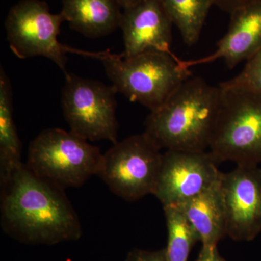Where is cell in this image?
I'll use <instances>...</instances> for the list:
<instances>
[{"label":"cell","instance_id":"cell-22","mask_svg":"<svg viewBox=\"0 0 261 261\" xmlns=\"http://www.w3.org/2000/svg\"><path fill=\"white\" fill-rule=\"evenodd\" d=\"M118 1L121 4L122 8L125 9V8H130V7L137 5L141 2L144 1V0H118Z\"/></svg>","mask_w":261,"mask_h":261},{"label":"cell","instance_id":"cell-20","mask_svg":"<svg viewBox=\"0 0 261 261\" xmlns=\"http://www.w3.org/2000/svg\"><path fill=\"white\" fill-rule=\"evenodd\" d=\"M211 2L215 6L230 15L239 8L261 2V0H211Z\"/></svg>","mask_w":261,"mask_h":261},{"label":"cell","instance_id":"cell-15","mask_svg":"<svg viewBox=\"0 0 261 261\" xmlns=\"http://www.w3.org/2000/svg\"><path fill=\"white\" fill-rule=\"evenodd\" d=\"M22 144L13 119V89L3 68L0 70V182L21 166Z\"/></svg>","mask_w":261,"mask_h":261},{"label":"cell","instance_id":"cell-13","mask_svg":"<svg viewBox=\"0 0 261 261\" xmlns=\"http://www.w3.org/2000/svg\"><path fill=\"white\" fill-rule=\"evenodd\" d=\"M221 178L207 190L177 206L195 228L202 247H217L220 240L227 235Z\"/></svg>","mask_w":261,"mask_h":261},{"label":"cell","instance_id":"cell-3","mask_svg":"<svg viewBox=\"0 0 261 261\" xmlns=\"http://www.w3.org/2000/svg\"><path fill=\"white\" fill-rule=\"evenodd\" d=\"M99 61L117 92L150 112L159 109L192 77L173 53L151 51L132 58L106 51Z\"/></svg>","mask_w":261,"mask_h":261},{"label":"cell","instance_id":"cell-6","mask_svg":"<svg viewBox=\"0 0 261 261\" xmlns=\"http://www.w3.org/2000/svg\"><path fill=\"white\" fill-rule=\"evenodd\" d=\"M61 13L53 14L45 2L21 0L8 13L5 27L12 51L20 59L41 56L56 63L63 72L66 70L68 53H75L99 59L104 51L90 53L67 47L58 41L62 23Z\"/></svg>","mask_w":261,"mask_h":261},{"label":"cell","instance_id":"cell-10","mask_svg":"<svg viewBox=\"0 0 261 261\" xmlns=\"http://www.w3.org/2000/svg\"><path fill=\"white\" fill-rule=\"evenodd\" d=\"M221 190L226 207L227 235L236 241H251L261 232V169L238 165L222 173Z\"/></svg>","mask_w":261,"mask_h":261},{"label":"cell","instance_id":"cell-2","mask_svg":"<svg viewBox=\"0 0 261 261\" xmlns=\"http://www.w3.org/2000/svg\"><path fill=\"white\" fill-rule=\"evenodd\" d=\"M222 99L220 86L190 77L161 107L149 113L144 132L161 149L209 150Z\"/></svg>","mask_w":261,"mask_h":261},{"label":"cell","instance_id":"cell-5","mask_svg":"<svg viewBox=\"0 0 261 261\" xmlns=\"http://www.w3.org/2000/svg\"><path fill=\"white\" fill-rule=\"evenodd\" d=\"M222 89V105L209 151L219 163L231 161L258 166L261 95L246 89Z\"/></svg>","mask_w":261,"mask_h":261},{"label":"cell","instance_id":"cell-1","mask_svg":"<svg viewBox=\"0 0 261 261\" xmlns=\"http://www.w3.org/2000/svg\"><path fill=\"white\" fill-rule=\"evenodd\" d=\"M0 185L5 233L32 245L80 240L82 225L65 190L39 177L24 163Z\"/></svg>","mask_w":261,"mask_h":261},{"label":"cell","instance_id":"cell-8","mask_svg":"<svg viewBox=\"0 0 261 261\" xmlns=\"http://www.w3.org/2000/svg\"><path fill=\"white\" fill-rule=\"evenodd\" d=\"M65 76L61 106L70 132L87 141L118 142L116 89L70 73Z\"/></svg>","mask_w":261,"mask_h":261},{"label":"cell","instance_id":"cell-21","mask_svg":"<svg viewBox=\"0 0 261 261\" xmlns=\"http://www.w3.org/2000/svg\"><path fill=\"white\" fill-rule=\"evenodd\" d=\"M197 261H226L220 255L217 247H202Z\"/></svg>","mask_w":261,"mask_h":261},{"label":"cell","instance_id":"cell-12","mask_svg":"<svg viewBox=\"0 0 261 261\" xmlns=\"http://www.w3.org/2000/svg\"><path fill=\"white\" fill-rule=\"evenodd\" d=\"M226 34L217 43L214 53L199 59L181 63L188 69L223 59L229 69L247 61L261 48V2L233 11Z\"/></svg>","mask_w":261,"mask_h":261},{"label":"cell","instance_id":"cell-17","mask_svg":"<svg viewBox=\"0 0 261 261\" xmlns=\"http://www.w3.org/2000/svg\"><path fill=\"white\" fill-rule=\"evenodd\" d=\"M168 229L167 261H187L198 234L177 206L163 207Z\"/></svg>","mask_w":261,"mask_h":261},{"label":"cell","instance_id":"cell-9","mask_svg":"<svg viewBox=\"0 0 261 261\" xmlns=\"http://www.w3.org/2000/svg\"><path fill=\"white\" fill-rule=\"evenodd\" d=\"M218 164L209 150L167 149L163 153L153 195L163 207L181 205L219 181L222 172Z\"/></svg>","mask_w":261,"mask_h":261},{"label":"cell","instance_id":"cell-7","mask_svg":"<svg viewBox=\"0 0 261 261\" xmlns=\"http://www.w3.org/2000/svg\"><path fill=\"white\" fill-rule=\"evenodd\" d=\"M161 150L145 132L130 136L102 154L97 176L125 200L153 195L162 163Z\"/></svg>","mask_w":261,"mask_h":261},{"label":"cell","instance_id":"cell-14","mask_svg":"<svg viewBox=\"0 0 261 261\" xmlns=\"http://www.w3.org/2000/svg\"><path fill=\"white\" fill-rule=\"evenodd\" d=\"M122 12L118 0H62L65 21L92 39L106 37L120 28Z\"/></svg>","mask_w":261,"mask_h":261},{"label":"cell","instance_id":"cell-18","mask_svg":"<svg viewBox=\"0 0 261 261\" xmlns=\"http://www.w3.org/2000/svg\"><path fill=\"white\" fill-rule=\"evenodd\" d=\"M224 89H243L261 95V48L247 60L243 70L231 80L221 82Z\"/></svg>","mask_w":261,"mask_h":261},{"label":"cell","instance_id":"cell-11","mask_svg":"<svg viewBox=\"0 0 261 261\" xmlns=\"http://www.w3.org/2000/svg\"><path fill=\"white\" fill-rule=\"evenodd\" d=\"M172 25L161 0H144L123 9L120 28L124 51L121 56L129 58L151 51L173 53Z\"/></svg>","mask_w":261,"mask_h":261},{"label":"cell","instance_id":"cell-16","mask_svg":"<svg viewBox=\"0 0 261 261\" xmlns=\"http://www.w3.org/2000/svg\"><path fill=\"white\" fill-rule=\"evenodd\" d=\"M173 25L179 31L187 46L195 44L200 39L211 0H161Z\"/></svg>","mask_w":261,"mask_h":261},{"label":"cell","instance_id":"cell-19","mask_svg":"<svg viewBox=\"0 0 261 261\" xmlns=\"http://www.w3.org/2000/svg\"><path fill=\"white\" fill-rule=\"evenodd\" d=\"M125 261H167L166 248L159 250L135 249L128 252Z\"/></svg>","mask_w":261,"mask_h":261},{"label":"cell","instance_id":"cell-4","mask_svg":"<svg viewBox=\"0 0 261 261\" xmlns=\"http://www.w3.org/2000/svg\"><path fill=\"white\" fill-rule=\"evenodd\" d=\"M102 154L88 141L61 128L42 130L31 142L27 168L65 190L80 187L97 176Z\"/></svg>","mask_w":261,"mask_h":261}]
</instances>
